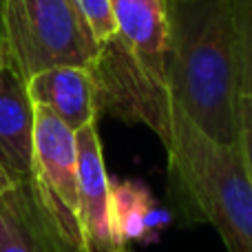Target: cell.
Here are the masks:
<instances>
[{"label":"cell","mask_w":252,"mask_h":252,"mask_svg":"<svg viewBox=\"0 0 252 252\" xmlns=\"http://www.w3.org/2000/svg\"><path fill=\"white\" fill-rule=\"evenodd\" d=\"M80 170V226L84 252H111L120 248L111 228V179L104 166L97 126L75 130Z\"/></svg>","instance_id":"6"},{"label":"cell","mask_w":252,"mask_h":252,"mask_svg":"<svg viewBox=\"0 0 252 252\" xmlns=\"http://www.w3.org/2000/svg\"><path fill=\"white\" fill-rule=\"evenodd\" d=\"M111 252H130V246H120V248H115Z\"/></svg>","instance_id":"16"},{"label":"cell","mask_w":252,"mask_h":252,"mask_svg":"<svg viewBox=\"0 0 252 252\" xmlns=\"http://www.w3.org/2000/svg\"><path fill=\"white\" fill-rule=\"evenodd\" d=\"M27 84L29 100L44 106L71 130H80L97 120V93L91 71L82 66H53L40 71Z\"/></svg>","instance_id":"9"},{"label":"cell","mask_w":252,"mask_h":252,"mask_svg":"<svg viewBox=\"0 0 252 252\" xmlns=\"http://www.w3.org/2000/svg\"><path fill=\"white\" fill-rule=\"evenodd\" d=\"M237 148L244 159V168L252 182V93H241L239 97V139Z\"/></svg>","instance_id":"13"},{"label":"cell","mask_w":252,"mask_h":252,"mask_svg":"<svg viewBox=\"0 0 252 252\" xmlns=\"http://www.w3.org/2000/svg\"><path fill=\"white\" fill-rule=\"evenodd\" d=\"M75 4L82 11L84 20L89 22L100 47L118 35V20L111 0H75Z\"/></svg>","instance_id":"12"},{"label":"cell","mask_w":252,"mask_h":252,"mask_svg":"<svg viewBox=\"0 0 252 252\" xmlns=\"http://www.w3.org/2000/svg\"><path fill=\"white\" fill-rule=\"evenodd\" d=\"M33 126L27 84L4 66L0 71V175L11 186L33 182Z\"/></svg>","instance_id":"8"},{"label":"cell","mask_w":252,"mask_h":252,"mask_svg":"<svg viewBox=\"0 0 252 252\" xmlns=\"http://www.w3.org/2000/svg\"><path fill=\"white\" fill-rule=\"evenodd\" d=\"M153 199L139 182H111V228L118 246L142 241L151 230Z\"/></svg>","instance_id":"10"},{"label":"cell","mask_w":252,"mask_h":252,"mask_svg":"<svg viewBox=\"0 0 252 252\" xmlns=\"http://www.w3.org/2000/svg\"><path fill=\"white\" fill-rule=\"evenodd\" d=\"M33 184L60 232L84 252L75 130L44 106L33 104Z\"/></svg>","instance_id":"5"},{"label":"cell","mask_w":252,"mask_h":252,"mask_svg":"<svg viewBox=\"0 0 252 252\" xmlns=\"http://www.w3.org/2000/svg\"><path fill=\"white\" fill-rule=\"evenodd\" d=\"M168 93L201 133L237 146L241 71L232 0H173Z\"/></svg>","instance_id":"1"},{"label":"cell","mask_w":252,"mask_h":252,"mask_svg":"<svg viewBox=\"0 0 252 252\" xmlns=\"http://www.w3.org/2000/svg\"><path fill=\"white\" fill-rule=\"evenodd\" d=\"M0 47L22 82L53 66L91 69L100 56L75 0H0Z\"/></svg>","instance_id":"4"},{"label":"cell","mask_w":252,"mask_h":252,"mask_svg":"<svg viewBox=\"0 0 252 252\" xmlns=\"http://www.w3.org/2000/svg\"><path fill=\"white\" fill-rule=\"evenodd\" d=\"M0 252H82L44 208L33 182L0 197Z\"/></svg>","instance_id":"7"},{"label":"cell","mask_w":252,"mask_h":252,"mask_svg":"<svg viewBox=\"0 0 252 252\" xmlns=\"http://www.w3.org/2000/svg\"><path fill=\"white\" fill-rule=\"evenodd\" d=\"M175 199L219 232L228 252H252V182L237 146L210 139L170 100L164 142Z\"/></svg>","instance_id":"3"},{"label":"cell","mask_w":252,"mask_h":252,"mask_svg":"<svg viewBox=\"0 0 252 252\" xmlns=\"http://www.w3.org/2000/svg\"><path fill=\"white\" fill-rule=\"evenodd\" d=\"M237 51H239L241 93H252V0H232Z\"/></svg>","instance_id":"11"},{"label":"cell","mask_w":252,"mask_h":252,"mask_svg":"<svg viewBox=\"0 0 252 252\" xmlns=\"http://www.w3.org/2000/svg\"><path fill=\"white\" fill-rule=\"evenodd\" d=\"M7 66V60H4V51H2V47H0V71Z\"/></svg>","instance_id":"15"},{"label":"cell","mask_w":252,"mask_h":252,"mask_svg":"<svg viewBox=\"0 0 252 252\" xmlns=\"http://www.w3.org/2000/svg\"><path fill=\"white\" fill-rule=\"evenodd\" d=\"M9 188H13V186H11V184H9V182H7V179H4V177H2V175H0V197H2V195H4V192H7V190H9Z\"/></svg>","instance_id":"14"},{"label":"cell","mask_w":252,"mask_h":252,"mask_svg":"<svg viewBox=\"0 0 252 252\" xmlns=\"http://www.w3.org/2000/svg\"><path fill=\"white\" fill-rule=\"evenodd\" d=\"M118 35L100 47L91 75L97 111L144 124L164 142L170 122L168 44L173 0H111Z\"/></svg>","instance_id":"2"}]
</instances>
